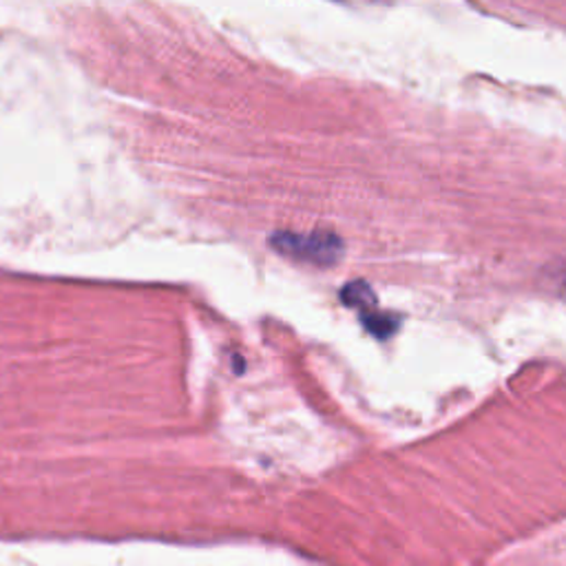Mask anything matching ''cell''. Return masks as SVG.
<instances>
[{
  "label": "cell",
  "instance_id": "cell-1",
  "mask_svg": "<svg viewBox=\"0 0 566 566\" xmlns=\"http://www.w3.org/2000/svg\"><path fill=\"white\" fill-rule=\"evenodd\" d=\"M270 246L284 257L316 264V266H334L344 257L342 238L330 231H316L312 235L275 233L270 238Z\"/></svg>",
  "mask_w": 566,
  "mask_h": 566
},
{
  "label": "cell",
  "instance_id": "cell-2",
  "mask_svg": "<svg viewBox=\"0 0 566 566\" xmlns=\"http://www.w3.org/2000/svg\"><path fill=\"white\" fill-rule=\"evenodd\" d=\"M342 299L350 308H359L361 312H368L377 305L374 290L366 281H353L342 290Z\"/></svg>",
  "mask_w": 566,
  "mask_h": 566
},
{
  "label": "cell",
  "instance_id": "cell-3",
  "mask_svg": "<svg viewBox=\"0 0 566 566\" xmlns=\"http://www.w3.org/2000/svg\"><path fill=\"white\" fill-rule=\"evenodd\" d=\"M361 321H363L366 330L372 332L379 338L392 336L396 332V327H398V319L394 314H388V312H372V310H368V312L361 314Z\"/></svg>",
  "mask_w": 566,
  "mask_h": 566
}]
</instances>
